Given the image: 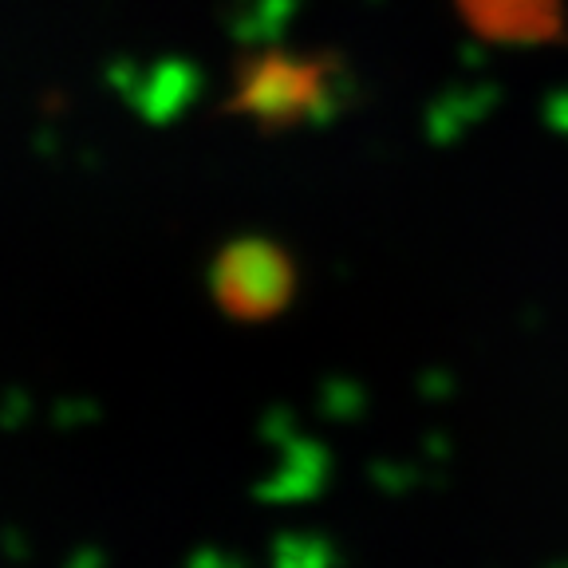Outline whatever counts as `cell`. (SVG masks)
I'll list each match as a JSON object with an SVG mask.
<instances>
[{
    "instance_id": "1",
    "label": "cell",
    "mask_w": 568,
    "mask_h": 568,
    "mask_svg": "<svg viewBox=\"0 0 568 568\" xmlns=\"http://www.w3.org/2000/svg\"><path fill=\"white\" fill-rule=\"evenodd\" d=\"M347 75L332 55H296L268 48L237 63V91L230 111L248 115L265 131L296 123H324L344 106Z\"/></svg>"
},
{
    "instance_id": "2",
    "label": "cell",
    "mask_w": 568,
    "mask_h": 568,
    "mask_svg": "<svg viewBox=\"0 0 568 568\" xmlns=\"http://www.w3.org/2000/svg\"><path fill=\"white\" fill-rule=\"evenodd\" d=\"M210 293L233 320H273L293 304L296 265L276 241L237 237L213 257Z\"/></svg>"
},
{
    "instance_id": "3",
    "label": "cell",
    "mask_w": 568,
    "mask_h": 568,
    "mask_svg": "<svg viewBox=\"0 0 568 568\" xmlns=\"http://www.w3.org/2000/svg\"><path fill=\"white\" fill-rule=\"evenodd\" d=\"M197 95H202V71H197V63L159 60V63H151V68H142L139 88L131 91L126 103H131L146 123L166 126V123H174Z\"/></svg>"
},
{
    "instance_id": "4",
    "label": "cell",
    "mask_w": 568,
    "mask_h": 568,
    "mask_svg": "<svg viewBox=\"0 0 568 568\" xmlns=\"http://www.w3.org/2000/svg\"><path fill=\"white\" fill-rule=\"evenodd\" d=\"M32 390H24V387H4V395H0V426L4 430H20V426L32 418Z\"/></svg>"
},
{
    "instance_id": "5",
    "label": "cell",
    "mask_w": 568,
    "mask_h": 568,
    "mask_svg": "<svg viewBox=\"0 0 568 568\" xmlns=\"http://www.w3.org/2000/svg\"><path fill=\"white\" fill-rule=\"evenodd\" d=\"M99 403L95 399H83V395H75V399H60L52 410V423L63 426V430H75V426H88V423H99Z\"/></svg>"
},
{
    "instance_id": "6",
    "label": "cell",
    "mask_w": 568,
    "mask_h": 568,
    "mask_svg": "<svg viewBox=\"0 0 568 568\" xmlns=\"http://www.w3.org/2000/svg\"><path fill=\"white\" fill-rule=\"evenodd\" d=\"M103 80H106V88L115 91V95L131 99V91L139 88V80H142V68L134 60H111V63H106V71H103Z\"/></svg>"
},
{
    "instance_id": "7",
    "label": "cell",
    "mask_w": 568,
    "mask_h": 568,
    "mask_svg": "<svg viewBox=\"0 0 568 568\" xmlns=\"http://www.w3.org/2000/svg\"><path fill=\"white\" fill-rule=\"evenodd\" d=\"M0 549L9 552L12 560H28V557H32V541H28L20 529H4V532H0Z\"/></svg>"
},
{
    "instance_id": "8",
    "label": "cell",
    "mask_w": 568,
    "mask_h": 568,
    "mask_svg": "<svg viewBox=\"0 0 568 568\" xmlns=\"http://www.w3.org/2000/svg\"><path fill=\"white\" fill-rule=\"evenodd\" d=\"M99 565H106V552L95 549V545H83V549H75L68 557V568H99Z\"/></svg>"
},
{
    "instance_id": "9",
    "label": "cell",
    "mask_w": 568,
    "mask_h": 568,
    "mask_svg": "<svg viewBox=\"0 0 568 568\" xmlns=\"http://www.w3.org/2000/svg\"><path fill=\"white\" fill-rule=\"evenodd\" d=\"M36 151L44 154V159H52V154H55V139H52V131H48V126L36 134Z\"/></svg>"
}]
</instances>
